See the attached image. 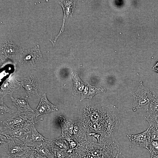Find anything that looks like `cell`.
Listing matches in <instances>:
<instances>
[{"label": "cell", "instance_id": "cell-1", "mask_svg": "<svg viewBox=\"0 0 158 158\" xmlns=\"http://www.w3.org/2000/svg\"><path fill=\"white\" fill-rule=\"evenodd\" d=\"M104 110L94 106H85L78 120L88 134L94 133L101 135L103 121Z\"/></svg>", "mask_w": 158, "mask_h": 158}, {"label": "cell", "instance_id": "cell-2", "mask_svg": "<svg viewBox=\"0 0 158 158\" xmlns=\"http://www.w3.org/2000/svg\"><path fill=\"white\" fill-rule=\"evenodd\" d=\"M104 114L100 142L112 139L117 130L120 123L117 108L112 104L103 107Z\"/></svg>", "mask_w": 158, "mask_h": 158}, {"label": "cell", "instance_id": "cell-3", "mask_svg": "<svg viewBox=\"0 0 158 158\" xmlns=\"http://www.w3.org/2000/svg\"><path fill=\"white\" fill-rule=\"evenodd\" d=\"M36 119L34 112L23 113L18 111L13 115L1 122L0 131L35 123Z\"/></svg>", "mask_w": 158, "mask_h": 158}, {"label": "cell", "instance_id": "cell-4", "mask_svg": "<svg viewBox=\"0 0 158 158\" xmlns=\"http://www.w3.org/2000/svg\"><path fill=\"white\" fill-rule=\"evenodd\" d=\"M132 94L134 99L132 106L134 111L139 109L148 108L152 97V90L144 87L141 81L137 90Z\"/></svg>", "mask_w": 158, "mask_h": 158}, {"label": "cell", "instance_id": "cell-5", "mask_svg": "<svg viewBox=\"0 0 158 158\" xmlns=\"http://www.w3.org/2000/svg\"><path fill=\"white\" fill-rule=\"evenodd\" d=\"M5 143L8 146V157L11 158L23 157L31 150H34L33 148L27 146L24 142L16 139H7Z\"/></svg>", "mask_w": 158, "mask_h": 158}, {"label": "cell", "instance_id": "cell-6", "mask_svg": "<svg viewBox=\"0 0 158 158\" xmlns=\"http://www.w3.org/2000/svg\"><path fill=\"white\" fill-rule=\"evenodd\" d=\"M35 124L33 123L25 126L8 128L0 131V134L5 136L7 139H16L25 143L28 139L31 128Z\"/></svg>", "mask_w": 158, "mask_h": 158}, {"label": "cell", "instance_id": "cell-7", "mask_svg": "<svg viewBox=\"0 0 158 158\" xmlns=\"http://www.w3.org/2000/svg\"><path fill=\"white\" fill-rule=\"evenodd\" d=\"M42 57L38 45L28 49H23L21 52L20 61L32 66H35Z\"/></svg>", "mask_w": 158, "mask_h": 158}, {"label": "cell", "instance_id": "cell-8", "mask_svg": "<svg viewBox=\"0 0 158 158\" xmlns=\"http://www.w3.org/2000/svg\"><path fill=\"white\" fill-rule=\"evenodd\" d=\"M58 121L61 128V136L67 142L71 140L75 141L73 133L75 121L61 115L59 116Z\"/></svg>", "mask_w": 158, "mask_h": 158}, {"label": "cell", "instance_id": "cell-9", "mask_svg": "<svg viewBox=\"0 0 158 158\" xmlns=\"http://www.w3.org/2000/svg\"><path fill=\"white\" fill-rule=\"evenodd\" d=\"M148 128L141 133L136 134H128L127 137L130 141L137 147L149 149L150 138L148 133Z\"/></svg>", "mask_w": 158, "mask_h": 158}, {"label": "cell", "instance_id": "cell-10", "mask_svg": "<svg viewBox=\"0 0 158 158\" xmlns=\"http://www.w3.org/2000/svg\"><path fill=\"white\" fill-rule=\"evenodd\" d=\"M58 110L57 107L48 100L46 94H44L42 95L38 106L37 108L34 110V111L37 118L40 115L57 111Z\"/></svg>", "mask_w": 158, "mask_h": 158}, {"label": "cell", "instance_id": "cell-11", "mask_svg": "<svg viewBox=\"0 0 158 158\" xmlns=\"http://www.w3.org/2000/svg\"><path fill=\"white\" fill-rule=\"evenodd\" d=\"M34 150L39 155L47 158H55V149L49 139L35 143Z\"/></svg>", "mask_w": 158, "mask_h": 158}, {"label": "cell", "instance_id": "cell-12", "mask_svg": "<svg viewBox=\"0 0 158 158\" xmlns=\"http://www.w3.org/2000/svg\"><path fill=\"white\" fill-rule=\"evenodd\" d=\"M25 89L28 97L38 95V84L36 77L34 76L26 78L20 82Z\"/></svg>", "mask_w": 158, "mask_h": 158}, {"label": "cell", "instance_id": "cell-13", "mask_svg": "<svg viewBox=\"0 0 158 158\" xmlns=\"http://www.w3.org/2000/svg\"><path fill=\"white\" fill-rule=\"evenodd\" d=\"M17 50V47L12 42L6 40L1 47L0 57L1 61H4L7 59H11L16 54Z\"/></svg>", "mask_w": 158, "mask_h": 158}, {"label": "cell", "instance_id": "cell-14", "mask_svg": "<svg viewBox=\"0 0 158 158\" xmlns=\"http://www.w3.org/2000/svg\"><path fill=\"white\" fill-rule=\"evenodd\" d=\"M59 2L62 7L64 13L63 25L62 28L58 35L56 37L52 42L53 44L56 41L60 34L62 32L64 28L65 22L66 20L70 16H71L73 13L75 6L76 1H59Z\"/></svg>", "mask_w": 158, "mask_h": 158}, {"label": "cell", "instance_id": "cell-15", "mask_svg": "<svg viewBox=\"0 0 158 158\" xmlns=\"http://www.w3.org/2000/svg\"><path fill=\"white\" fill-rule=\"evenodd\" d=\"M106 89L101 86H94L87 84L83 92L81 94L80 101L85 98L91 99L96 94L104 92Z\"/></svg>", "mask_w": 158, "mask_h": 158}, {"label": "cell", "instance_id": "cell-16", "mask_svg": "<svg viewBox=\"0 0 158 158\" xmlns=\"http://www.w3.org/2000/svg\"><path fill=\"white\" fill-rule=\"evenodd\" d=\"M11 99L18 111L23 113L34 112V110L30 107L28 102L27 97L14 98L11 96Z\"/></svg>", "mask_w": 158, "mask_h": 158}, {"label": "cell", "instance_id": "cell-17", "mask_svg": "<svg viewBox=\"0 0 158 158\" xmlns=\"http://www.w3.org/2000/svg\"><path fill=\"white\" fill-rule=\"evenodd\" d=\"M48 140L38 132L34 124L31 128L28 141L25 144L28 146L33 148L34 150V147L36 143L46 141Z\"/></svg>", "mask_w": 158, "mask_h": 158}, {"label": "cell", "instance_id": "cell-18", "mask_svg": "<svg viewBox=\"0 0 158 158\" xmlns=\"http://www.w3.org/2000/svg\"><path fill=\"white\" fill-rule=\"evenodd\" d=\"M72 77L73 82V87L72 91V95H76L81 94L87 83L83 82L79 77L77 73L73 72L71 73Z\"/></svg>", "mask_w": 158, "mask_h": 158}, {"label": "cell", "instance_id": "cell-19", "mask_svg": "<svg viewBox=\"0 0 158 158\" xmlns=\"http://www.w3.org/2000/svg\"><path fill=\"white\" fill-rule=\"evenodd\" d=\"M20 82L13 80H8L5 81L2 85L1 89L2 90L1 95L3 97L7 94H9L18 90L20 87Z\"/></svg>", "mask_w": 158, "mask_h": 158}, {"label": "cell", "instance_id": "cell-20", "mask_svg": "<svg viewBox=\"0 0 158 158\" xmlns=\"http://www.w3.org/2000/svg\"><path fill=\"white\" fill-rule=\"evenodd\" d=\"M55 150L62 151L70 150L69 145L68 142L61 136L57 138L49 140Z\"/></svg>", "mask_w": 158, "mask_h": 158}, {"label": "cell", "instance_id": "cell-21", "mask_svg": "<svg viewBox=\"0 0 158 158\" xmlns=\"http://www.w3.org/2000/svg\"><path fill=\"white\" fill-rule=\"evenodd\" d=\"M152 95L147 112L150 113H158V94L152 90Z\"/></svg>", "mask_w": 158, "mask_h": 158}, {"label": "cell", "instance_id": "cell-22", "mask_svg": "<svg viewBox=\"0 0 158 158\" xmlns=\"http://www.w3.org/2000/svg\"><path fill=\"white\" fill-rule=\"evenodd\" d=\"M145 118L148 122L149 127L158 128V113H146Z\"/></svg>", "mask_w": 158, "mask_h": 158}, {"label": "cell", "instance_id": "cell-23", "mask_svg": "<svg viewBox=\"0 0 158 158\" xmlns=\"http://www.w3.org/2000/svg\"><path fill=\"white\" fill-rule=\"evenodd\" d=\"M149 150L151 158L158 156V141L150 139Z\"/></svg>", "mask_w": 158, "mask_h": 158}, {"label": "cell", "instance_id": "cell-24", "mask_svg": "<svg viewBox=\"0 0 158 158\" xmlns=\"http://www.w3.org/2000/svg\"><path fill=\"white\" fill-rule=\"evenodd\" d=\"M75 150L62 151L55 150V158H69Z\"/></svg>", "mask_w": 158, "mask_h": 158}, {"label": "cell", "instance_id": "cell-25", "mask_svg": "<svg viewBox=\"0 0 158 158\" xmlns=\"http://www.w3.org/2000/svg\"><path fill=\"white\" fill-rule=\"evenodd\" d=\"M0 109L1 114H3L6 113H15V111L14 110L9 108L5 104L2 98H1L0 99Z\"/></svg>", "mask_w": 158, "mask_h": 158}, {"label": "cell", "instance_id": "cell-26", "mask_svg": "<svg viewBox=\"0 0 158 158\" xmlns=\"http://www.w3.org/2000/svg\"><path fill=\"white\" fill-rule=\"evenodd\" d=\"M148 128V133L150 139L158 141V128L149 126Z\"/></svg>", "mask_w": 158, "mask_h": 158}, {"label": "cell", "instance_id": "cell-27", "mask_svg": "<svg viewBox=\"0 0 158 158\" xmlns=\"http://www.w3.org/2000/svg\"><path fill=\"white\" fill-rule=\"evenodd\" d=\"M78 153L75 150L71 154L69 158H78Z\"/></svg>", "mask_w": 158, "mask_h": 158}, {"label": "cell", "instance_id": "cell-28", "mask_svg": "<svg viewBox=\"0 0 158 158\" xmlns=\"http://www.w3.org/2000/svg\"><path fill=\"white\" fill-rule=\"evenodd\" d=\"M152 70L155 72L158 73V61L153 67Z\"/></svg>", "mask_w": 158, "mask_h": 158}, {"label": "cell", "instance_id": "cell-29", "mask_svg": "<svg viewBox=\"0 0 158 158\" xmlns=\"http://www.w3.org/2000/svg\"><path fill=\"white\" fill-rule=\"evenodd\" d=\"M35 158H47L39 155L35 151Z\"/></svg>", "mask_w": 158, "mask_h": 158}, {"label": "cell", "instance_id": "cell-30", "mask_svg": "<svg viewBox=\"0 0 158 158\" xmlns=\"http://www.w3.org/2000/svg\"><path fill=\"white\" fill-rule=\"evenodd\" d=\"M29 153L26 155H25V156L23 157H20V158H29ZM6 158H11V157H7Z\"/></svg>", "mask_w": 158, "mask_h": 158}, {"label": "cell", "instance_id": "cell-31", "mask_svg": "<svg viewBox=\"0 0 158 158\" xmlns=\"http://www.w3.org/2000/svg\"><path fill=\"white\" fill-rule=\"evenodd\" d=\"M158 158V156L157 157H154V158Z\"/></svg>", "mask_w": 158, "mask_h": 158}, {"label": "cell", "instance_id": "cell-32", "mask_svg": "<svg viewBox=\"0 0 158 158\" xmlns=\"http://www.w3.org/2000/svg\"></svg>", "mask_w": 158, "mask_h": 158}]
</instances>
